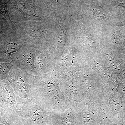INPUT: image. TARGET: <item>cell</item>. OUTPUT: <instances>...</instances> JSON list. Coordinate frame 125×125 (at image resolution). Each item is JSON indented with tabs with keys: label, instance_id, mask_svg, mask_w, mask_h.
I'll use <instances>...</instances> for the list:
<instances>
[{
	"label": "cell",
	"instance_id": "cell-5",
	"mask_svg": "<svg viewBox=\"0 0 125 125\" xmlns=\"http://www.w3.org/2000/svg\"><path fill=\"white\" fill-rule=\"evenodd\" d=\"M17 84L19 87H20L23 89H25V85L22 78L20 77L17 80Z\"/></svg>",
	"mask_w": 125,
	"mask_h": 125
},
{
	"label": "cell",
	"instance_id": "cell-2",
	"mask_svg": "<svg viewBox=\"0 0 125 125\" xmlns=\"http://www.w3.org/2000/svg\"><path fill=\"white\" fill-rule=\"evenodd\" d=\"M1 89L2 93L7 99L10 101H13V95L10 88L7 85L4 84L2 85Z\"/></svg>",
	"mask_w": 125,
	"mask_h": 125
},
{
	"label": "cell",
	"instance_id": "cell-1",
	"mask_svg": "<svg viewBox=\"0 0 125 125\" xmlns=\"http://www.w3.org/2000/svg\"><path fill=\"white\" fill-rule=\"evenodd\" d=\"M21 47L19 44L14 43L10 42L7 43L2 51L0 53H5L8 57H10L11 54L19 51Z\"/></svg>",
	"mask_w": 125,
	"mask_h": 125
},
{
	"label": "cell",
	"instance_id": "cell-4",
	"mask_svg": "<svg viewBox=\"0 0 125 125\" xmlns=\"http://www.w3.org/2000/svg\"><path fill=\"white\" fill-rule=\"evenodd\" d=\"M32 116L33 120H37L41 118L42 113L39 109H35L32 112Z\"/></svg>",
	"mask_w": 125,
	"mask_h": 125
},
{
	"label": "cell",
	"instance_id": "cell-3",
	"mask_svg": "<svg viewBox=\"0 0 125 125\" xmlns=\"http://www.w3.org/2000/svg\"><path fill=\"white\" fill-rule=\"evenodd\" d=\"M11 63L0 62V74L4 75L7 73L12 66Z\"/></svg>",
	"mask_w": 125,
	"mask_h": 125
},
{
	"label": "cell",
	"instance_id": "cell-6",
	"mask_svg": "<svg viewBox=\"0 0 125 125\" xmlns=\"http://www.w3.org/2000/svg\"><path fill=\"white\" fill-rule=\"evenodd\" d=\"M0 125H10L9 124H8V123H6V122H2V123H0Z\"/></svg>",
	"mask_w": 125,
	"mask_h": 125
}]
</instances>
